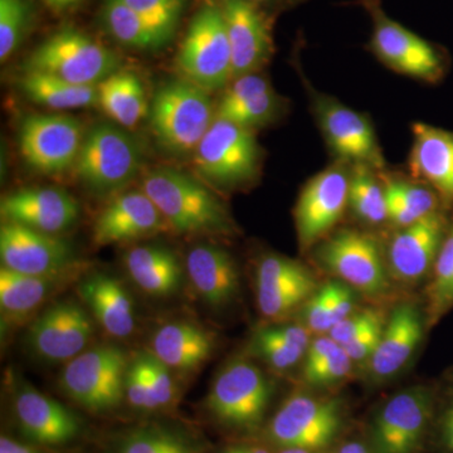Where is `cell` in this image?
Instances as JSON below:
<instances>
[{"mask_svg":"<svg viewBox=\"0 0 453 453\" xmlns=\"http://www.w3.org/2000/svg\"><path fill=\"white\" fill-rule=\"evenodd\" d=\"M142 190L177 234H226L234 231V222L219 198L177 169L153 170L142 180Z\"/></svg>","mask_w":453,"mask_h":453,"instance_id":"obj_1","label":"cell"},{"mask_svg":"<svg viewBox=\"0 0 453 453\" xmlns=\"http://www.w3.org/2000/svg\"><path fill=\"white\" fill-rule=\"evenodd\" d=\"M345 426L347 410L342 399L297 392L268 419L264 436L276 449L325 452L338 442Z\"/></svg>","mask_w":453,"mask_h":453,"instance_id":"obj_2","label":"cell"},{"mask_svg":"<svg viewBox=\"0 0 453 453\" xmlns=\"http://www.w3.org/2000/svg\"><path fill=\"white\" fill-rule=\"evenodd\" d=\"M214 119L213 103L207 91L190 81L164 83L151 100V130L169 153L196 151Z\"/></svg>","mask_w":453,"mask_h":453,"instance_id":"obj_3","label":"cell"},{"mask_svg":"<svg viewBox=\"0 0 453 453\" xmlns=\"http://www.w3.org/2000/svg\"><path fill=\"white\" fill-rule=\"evenodd\" d=\"M273 386L264 372L247 359L229 362L208 393L207 408L220 426L252 434L265 427Z\"/></svg>","mask_w":453,"mask_h":453,"instance_id":"obj_4","label":"cell"},{"mask_svg":"<svg viewBox=\"0 0 453 453\" xmlns=\"http://www.w3.org/2000/svg\"><path fill=\"white\" fill-rule=\"evenodd\" d=\"M436 416L434 393L412 387L390 396L366 426L374 453H427Z\"/></svg>","mask_w":453,"mask_h":453,"instance_id":"obj_5","label":"cell"},{"mask_svg":"<svg viewBox=\"0 0 453 453\" xmlns=\"http://www.w3.org/2000/svg\"><path fill=\"white\" fill-rule=\"evenodd\" d=\"M142 162V148L133 135L111 124H98L85 133L73 169L91 192L107 195L127 186Z\"/></svg>","mask_w":453,"mask_h":453,"instance_id":"obj_6","label":"cell"},{"mask_svg":"<svg viewBox=\"0 0 453 453\" xmlns=\"http://www.w3.org/2000/svg\"><path fill=\"white\" fill-rule=\"evenodd\" d=\"M120 65L118 53L85 33L65 28L33 50L25 71H41L77 85L97 86L118 73Z\"/></svg>","mask_w":453,"mask_h":453,"instance_id":"obj_7","label":"cell"},{"mask_svg":"<svg viewBox=\"0 0 453 453\" xmlns=\"http://www.w3.org/2000/svg\"><path fill=\"white\" fill-rule=\"evenodd\" d=\"M130 359L121 348L98 345L65 363L59 386L68 398L92 411L106 412L125 398V377Z\"/></svg>","mask_w":453,"mask_h":453,"instance_id":"obj_8","label":"cell"},{"mask_svg":"<svg viewBox=\"0 0 453 453\" xmlns=\"http://www.w3.org/2000/svg\"><path fill=\"white\" fill-rule=\"evenodd\" d=\"M316 258L340 281L369 297L390 288L389 268L380 241L359 229H342L319 246Z\"/></svg>","mask_w":453,"mask_h":453,"instance_id":"obj_9","label":"cell"},{"mask_svg":"<svg viewBox=\"0 0 453 453\" xmlns=\"http://www.w3.org/2000/svg\"><path fill=\"white\" fill-rule=\"evenodd\" d=\"M179 71L199 88H225L232 76V53L220 7L207 4L193 18L177 57Z\"/></svg>","mask_w":453,"mask_h":453,"instance_id":"obj_10","label":"cell"},{"mask_svg":"<svg viewBox=\"0 0 453 453\" xmlns=\"http://www.w3.org/2000/svg\"><path fill=\"white\" fill-rule=\"evenodd\" d=\"M261 150L255 131L214 119L196 150V166L203 178L223 188H235L257 177Z\"/></svg>","mask_w":453,"mask_h":453,"instance_id":"obj_11","label":"cell"},{"mask_svg":"<svg viewBox=\"0 0 453 453\" xmlns=\"http://www.w3.org/2000/svg\"><path fill=\"white\" fill-rule=\"evenodd\" d=\"M312 109L325 142L338 162L386 169V159L372 122L363 113L345 106L336 98L314 92Z\"/></svg>","mask_w":453,"mask_h":453,"instance_id":"obj_12","label":"cell"},{"mask_svg":"<svg viewBox=\"0 0 453 453\" xmlns=\"http://www.w3.org/2000/svg\"><path fill=\"white\" fill-rule=\"evenodd\" d=\"M353 165L336 162L310 179L301 190L294 217L301 249L309 250L326 238L349 205Z\"/></svg>","mask_w":453,"mask_h":453,"instance_id":"obj_13","label":"cell"},{"mask_svg":"<svg viewBox=\"0 0 453 453\" xmlns=\"http://www.w3.org/2000/svg\"><path fill=\"white\" fill-rule=\"evenodd\" d=\"M85 131L79 119L58 113L26 116L20 124L23 159L41 174L55 175L73 168Z\"/></svg>","mask_w":453,"mask_h":453,"instance_id":"obj_14","label":"cell"},{"mask_svg":"<svg viewBox=\"0 0 453 453\" xmlns=\"http://www.w3.org/2000/svg\"><path fill=\"white\" fill-rule=\"evenodd\" d=\"M94 323L88 310L77 301H57L35 319L27 344L42 360L67 363L88 349L94 338Z\"/></svg>","mask_w":453,"mask_h":453,"instance_id":"obj_15","label":"cell"},{"mask_svg":"<svg viewBox=\"0 0 453 453\" xmlns=\"http://www.w3.org/2000/svg\"><path fill=\"white\" fill-rule=\"evenodd\" d=\"M372 49L392 70L421 81L440 82L449 70L436 47L380 11L374 16Z\"/></svg>","mask_w":453,"mask_h":453,"instance_id":"obj_16","label":"cell"},{"mask_svg":"<svg viewBox=\"0 0 453 453\" xmlns=\"http://www.w3.org/2000/svg\"><path fill=\"white\" fill-rule=\"evenodd\" d=\"M0 257L9 270L53 279L73 264V249L62 238L8 222L0 228Z\"/></svg>","mask_w":453,"mask_h":453,"instance_id":"obj_17","label":"cell"},{"mask_svg":"<svg viewBox=\"0 0 453 453\" xmlns=\"http://www.w3.org/2000/svg\"><path fill=\"white\" fill-rule=\"evenodd\" d=\"M451 220L434 211L413 225L399 228L387 251L389 273L398 281L416 283L434 270Z\"/></svg>","mask_w":453,"mask_h":453,"instance_id":"obj_18","label":"cell"},{"mask_svg":"<svg viewBox=\"0 0 453 453\" xmlns=\"http://www.w3.org/2000/svg\"><path fill=\"white\" fill-rule=\"evenodd\" d=\"M12 407L18 428L35 445H65L81 432V421L73 411L28 384L14 387Z\"/></svg>","mask_w":453,"mask_h":453,"instance_id":"obj_19","label":"cell"},{"mask_svg":"<svg viewBox=\"0 0 453 453\" xmlns=\"http://www.w3.org/2000/svg\"><path fill=\"white\" fill-rule=\"evenodd\" d=\"M0 214L3 222L57 235L77 222L80 207L76 199L61 188L32 187L3 196Z\"/></svg>","mask_w":453,"mask_h":453,"instance_id":"obj_20","label":"cell"},{"mask_svg":"<svg viewBox=\"0 0 453 453\" xmlns=\"http://www.w3.org/2000/svg\"><path fill=\"white\" fill-rule=\"evenodd\" d=\"M166 225L163 214L142 190L125 192L101 211L92 229L94 242L100 246L129 242L159 234Z\"/></svg>","mask_w":453,"mask_h":453,"instance_id":"obj_21","label":"cell"},{"mask_svg":"<svg viewBox=\"0 0 453 453\" xmlns=\"http://www.w3.org/2000/svg\"><path fill=\"white\" fill-rule=\"evenodd\" d=\"M232 53V76L255 73L270 57L271 37L264 18L251 0H223Z\"/></svg>","mask_w":453,"mask_h":453,"instance_id":"obj_22","label":"cell"},{"mask_svg":"<svg viewBox=\"0 0 453 453\" xmlns=\"http://www.w3.org/2000/svg\"><path fill=\"white\" fill-rule=\"evenodd\" d=\"M426 325L425 316L416 303L408 301L396 306L384 325L377 350L366 362L369 377L381 381L398 374L421 344Z\"/></svg>","mask_w":453,"mask_h":453,"instance_id":"obj_23","label":"cell"},{"mask_svg":"<svg viewBox=\"0 0 453 453\" xmlns=\"http://www.w3.org/2000/svg\"><path fill=\"white\" fill-rule=\"evenodd\" d=\"M187 275L203 303L225 308L240 294L241 279L231 253L211 244H199L188 253Z\"/></svg>","mask_w":453,"mask_h":453,"instance_id":"obj_24","label":"cell"},{"mask_svg":"<svg viewBox=\"0 0 453 453\" xmlns=\"http://www.w3.org/2000/svg\"><path fill=\"white\" fill-rule=\"evenodd\" d=\"M411 173L442 202L453 204V131L417 122L413 125Z\"/></svg>","mask_w":453,"mask_h":453,"instance_id":"obj_25","label":"cell"},{"mask_svg":"<svg viewBox=\"0 0 453 453\" xmlns=\"http://www.w3.org/2000/svg\"><path fill=\"white\" fill-rule=\"evenodd\" d=\"M79 295L107 335L127 339L133 334L136 325L133 297L116 277L92 273L80 282Z\"/></svg>","mask_w":453,"mask_h":453,"instance_id":"obj_26","label":"cell"},{"mask_svg":"<svg viewBox=\"0 0 453 453\" xmlns=\"http://www.w3.org/2000/svg\"><path fill=\"white\" fill-rule=\"evenodd\" d=\"M213 348V335L188 321L164 324L150 340V353L173 372L195 371L210 359Z\"/></svg>","mask_w":453,"mask_h":453,"instance_id":"obj_27","label":"cell"},{"mask_svg":"<svg viewBox=\"0 0 453 453\" xmlns=\"http://www.w3.org/2000/svg\"><path fill=\"white\" fill-rule=\"evenodd\" d=\"M124 264L131 281L150 296H174L183 285V267L165 247H134L125 255Z\"/></svg>","mask_w":453,"mask_h":453,"instance_id":"obj_28","label":"cell"},{"mask_svg":"<svg viewBox=\"0 0 453 453\" xmlns=\"http://www.w3.org/2000/svg\"><path fill=\"white\" fill-rule=\"evenodd\" d=\"M61 279L25 275L3 267L0 270V308L4 324L25 321L41 308Z\"/></svg>","mask_w":453,"mask_h":453,"instance_id":"obj_29","label":"cell"},{"mask_svg":"<svg viewBox=\"0 0 453 453\" xmlns=\"http://www.w3.org/2000/svg\"><path fill=\"white\" fill-rule=\"evenodd\" d=\"M20 88L38 105L73 110L98 105L97 86L77 85L41 71H25Z\"/></svg>","mask_w":453,"mask_h":453,"instance_id":"obj_30","label":"cell"},{"mask_svg":"<svg viewBox=\"0 0 453 453\" xmlns=\"http://www.w3.org/2000/svg\"><path fill=\"white\" fill-rule=\"evenodd\" d=\"M98 105L122 127H134L148 111L145 89L135 73L118 71L98 83Z\"/></svg>","mask_w":453,"mask_h":453,"instance_id":"obj_31","label":"cell"},{"mask_svg":"<svg viewBox=\"0 0 453 453\" xmlns=\"http://www.w3.org/2000/svg\"><path fill=\"white\" fill-rule=\"evenodd\" d=\"M103 19L110 35L131 49L157 50L170 41L122 0H105Z\"/></svg>","mask_w":453,"mask_h":453,"instance_id":"obj_32","label":"cell"},{"mask_svg":"<svg viewBox=\"0 0 453 453\" xmlns=\"http://www.w3.org/2000/svg\"><path fill=\"white\" fill-rule=\"evenodd\" d=\"M356 295L353 288L342 281L326 283L312 295L303 306V318L310 332L329 333L354 312Z\"/></svg>","mask_w":453,"mask_h":453,"instance_id":"obj_33","label":"cell"},{"mask_svg":"<svg viewBox=\"0 0 453 453\" xmlns=\"http://www.w3.org/2000/svg\"><path fill=\"white\" fill-rule=\"evenodd\" d=\"M256 294H270L295 288H318V280L308 266L282 255L268 253L256 268Z\"/></svg>","mask_w":453,"mask_h":453,"instance_id":"obj_34","label":"cell"},{"mask_svg":"<svg viewBox=\"0 0 453 453\" xmlns=\"http://www.w3.org/2000/svg\"><path fill=\"white\" fill-rule=\"evenodd\" d=\"M374 172L365 165L351 168L349 207L363 222L378 226L388 220V207L386 189L378 181Z\"/></svg>","mask_w":453,"mask_h":453,"instance_id":"obj_35","label":"cell"},{"mask_svg":"<svg viewBox=\"0 0 453 453\" xmlns=\"http://www.w3.org/2000/svg\"><path fill=\"white\" fill-rule=\"evenodd\" d=\"M453 308V219L449 223L427 291V326L437 324Z\"/></svg>","mask_w":453,"mask_h":453,"instance_id":"obj_36","label":"cell"},{"mask_svg":"<svg viewBox=\"0 0 453 453\" xmlns=\"http://www.w3.org/2000/svg\"><path fill=\"white\" fill-rule=\"evenodd\" d=\"M35 9L31 0H0V59L7 61L31 31Z\"/></svg>","mask_w":453,"mask_h":453,"instance_id":"obj_37","label":"cell"},{"mask_svg":"<svg viewBox=\"0 0 453 453\" xmlns=\"http://www.w3.org/2000/svg\"><path fill=\"white\" fill-rule=\"evenodd\" d=\"M250 351L277 372L290 371L306 356L305 351L286 342L275 326L256 330L250 342Z\"/></svg>","mask_w":453,"mask_h":453,"instance_id":"obj_38","label":"cell"},{"mask_svg":"<svg viewBox=\"0 0 453 453\" xmlns=\"http://www.w3.org/2000/svg\"><path fill=\"white\" fill-rule=\"evenodd\" d=\"M384 189H386L387 204L407 208L418 219H425L429 214L440 211V202L442 199L431 187L422 181L388 179L384 184Z\"/></svg>","mask_w":453,"mask_h":453,"instance_id":"obj_39","label":"cell"},{"mask_svg":"<svg viewBox=\"0 0 453 453\" xmlns=\"http://www.w3.org/2000/svg\"><path fill=\"white\" fill-rule=\"evenodd\" d=\"M118 453H195L186 438L169 429L138 428L119 443Z\"/></svg>","mask_w":453,"mask_h":453,"instance_id":"obj_40","label":"cell"},{"mask_svg":"<svg viewBox=\"0 0 453 453\" xmlns=\"http://www.w3.org/2000/svg\"><path fill=\"white\" fill-rule=\"evenodd\" d=\"M280 109V100L273 89L266 94L259 95L234 107L225 112L217 113L216 118L234 122L235 125L255 129V127L266 125L276 118Z\"/></svg>","mask_w":453,"mask_h":453,"instance_id":"obj_41","label":"cell"},{"mask_svg":"<svg viewBox=\"0 0 453 453\" xmlns=\"http://www.w3.org/2000/svg\"><path fill=\"white\" fill-rule=\"evenodd\" d=\"M122 2L172 40L188 0H122Z\"/></svg>","mask_w":453,"mask_h":453,"instance_id":"obj_42","label":"cell"},{"mask_svg":"<svg viewBox=\"0 0 453 453\" xmlns=\"http://www.w3.org/2000/svg\"><path fill=\"white\" fill-rule=\"evenodd\" d=\"M353 360L345 353L344 349L339 347L329 357H325L323 362L311 368L303 369V381L315 388L329 387L330 384L348 378L353 371Z\"/></svg>","mask_w":453,"mask_h":453,"instance_id":"obj_43","label":"cell"},{"mask_svg":"<svg viewBox=\"0 0 453 453\" xmlns=\"http://www.w3.org/2000/svg\"><path fill=\"white\" fill-rule=\"evenodd\" d=\"M139 356L142 357L149 383L153 390L157 411L169 407L174 403L175 398H177V386L173 378L172 369L164 365L150 351L139 354Z\"/></svg>","mask_w":453,"mask_h":453,"instance_id":"obj_44","label":"cell"},{"mask_svg":"<svg viewBox=\"0 0 453 453\" xmlns=\"http://www.w3.org/2000/svg\"><path fill=\"white\" fill-rule=\"evenodd\" d=\"M124 390L125 399L131 407L135 408V410L145 411V412L157 411L153 390H151L140 356L130 359L129 368H127V377H125Z\"/></svg>","mask_w":453,"mask_h":453,"instance_id":"obj_45","label":"cell"},{"mask_svg":"<svg viewBox=\"0 0 453 453\" xmlns=\"http://www.w3.org/2000/svg\"><path fill=\"white\" fill-rule=\"evenodd\" d=\"M271 89L273 88H271L270 82L265 77L259 76L258 73H249L237 77L232 82V85L226 89L223 97L220 98L217 113L234 109V107L241 105V104L246 103L253 97L266 94Z\"/></svg>","mask_w":453,"mask_h":453,"instance_id":"obj_46","label":"cell"},{"mask_svg":"<svg viewBox=\"0 0 453 453\" xmlns=\"http://www.w3.org/2000/svg\"><path fill=\"white\" fill-rule=\"evenodd\" d=\"M380 324H384L380 312L377 310L366 309L360 312H353L347 319L340 321L327 333V335L342 347Z\"/></svg>","mask_w":453,"mask_h":453,"instance_id":"obj_47","label":"cell"},{"mask_svg":"<svg viewBox=\"0 0 453 453\" xmlns=\"http://www.w3.org/2000/svg\"><path fill=\"white\" fill-rule=\"evenodd\" d=\"M436 453H453V396L434 416L431 442Z\"/></svg>","mask_w":453,"mask_h":453,"instance_id":"obj_48","label":"cell"},{"mask_svg":"<svg viewBox=\"0 0 453 453\" xmlns=\"http://www.w3.org/2000/svg\"><path fill=\"white\" fill-rule=\"evenodd\" d=\"M384 324L372 327L368 332L362 334L359 338L353 340L349 344L342 345L345 353L354 363L368 362L380 344Z\"/></svg>","mask_w":453,"mask_h":453,"instance_id":"obj_49","label":"cell"},{"mask_svg":"<svg viewBox=\"0 0 453 453\" xmlns=\"http://www.w3.org/2000/svg\"><path fill=\"white\" fill-rule=\"evenodd\" d=\"M0 453H47L37 446L19 442L7 436L0 438Z\"/></svg>","mask_w":453,"mask_h":453,"instance_id":"obj_50","label":"cell"},{"mask_svg":"<svg viewBox=\"0 0 453 453\" xmlns=\"http://www.w3.org/2000/svg\"><path fill=\"white\" fill-rule=\"evenodd\" d=\"M334 453H374L366 440H347Z\"/></svg>","mask_w":453,"mask_h":453,"instance_id":"obj_51","label":"cell"},{"mask_svg":"<svg viewBox=\"0 0 453 453\" xmlns=\"http://www.w3.org/2000/svg\"><path fill=\"white\" fill-rule=\"evenodd\" d=\"M43 2L46 3L52 11L57 12V13H62V12H67L70 11V9L79 7L85 0H43Z\"/></svg>","mask_w":453,"mask_h":453,"instance_id":"obj_52","label":"cell"},{"mask_svg":"<svg viewBox=\"0 0 453 453\" xmlns=\"http://www.w3.org/2000/svg\"><path fill=\"white\" fill-rule=\"evenodd\" d=\"M223 453H271L268 449L264 447L258 446H246V447H234V449H228Z\"/></svg>","mask_w":453,"mask_h":453,"instance_id":"obj_53","label":"cell"},{"mask_svg":"<svg viewBox=\"0 0 453 453\" xmlns=\"http://www.w3.org/2000/svg\"><path fill=\"white\" fill-rule=\"evenodd\" d=\"M276 453H325V452L311 451V449H276Z\"/></svg>","mask_w":453,"mask_h":453,"instance_id":"obj_54","label":"cell"},{"mask_svg":"<svg viewBox=\"0 0 453 453\" xmlns=\"http://www.w3.org/2000/svg\"><path fill=\"white\" fill-rule=\"evenodd\" d=\"M253 3H265L267 2V0H251Z\"/></svg>","mask_w":453,"mask_h":453,"instance_id":"obj_55","label":"cell"}]
</instances>
